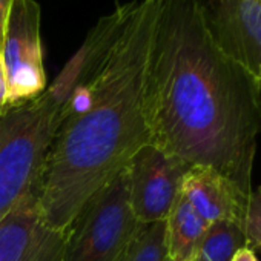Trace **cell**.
I'll list each match as a JSON object with an SVG mask.
<instances>
[{"instance_id":"52a82bcc","label":"cell","mask_w":261,"mask_h":261,"mask_svg":"<svg viewBox=\"0 0 261 261\" xmlns=\"http://www.w3.org/2000/svg\"><path fill=\"white\" fill-rule=\"evenodd\" d=\"M220 48L261 85V0H200Z\"/></svg>"},{"instance_id":"e0dca14e","label":"cell","mask_w":261,"mask_h":261,"mask_svg":"<svg viewBox=\"0 0 261 261\" xmlns=\"http://www.w3.org/2000/svg\"><path fill=\"white\" fill-rule=\"evenodd\" d=\"M11 0H0V39H2V30H4V22H5V16L8 11Z\"/></svg>"},{"instance_id":"ba28073f","label":"cell","mask_w":261,"mask_h":261,"mask_svg":"<svg viewBox=\"0 0 261 261\" xmlns=\"http://www.w3.org/2000/svg\"><path fill=\"white\" fill-rule=\"evenodd\" d=\"M181 194L206 223L229 221L244 227L250 195L217 169L191 166L183 177Z\"/></svg>"},{"instance_id":"30bf717a","label":"cell","mask_w":261,"mask_h":261,"mask_svg":"<svg viewBox=\"0 0 261 261\" xmlns=\"http://www.w3.org/2000/svg\"><path fill=\"white\" fill-rule=\"evenodd\" d=\"M207 226L209 223L195 212L180 191L166 218V244L169 258L172 261H191Z\"/></svg>"},{"instance_id":"4fadbf2b","label":"cell","mask_w":261,"mask_h":261,"mask_svg":"<svg viewBox=\"0 0 261 261\" xmlns=\"http://www.w3.org/2000/svg\"><path fill=\"white\" fill-rule=\"evenodd\" d=\"M66 230H57L40 221L27 261H63Z\"/></svg>"},{"instance_id":"8992f818","label":"cell","mask_w":261,"mask_h":261,"mask_svg":"<svg viewBox=\"0 0 261 261\" xmlns=\"http://www.w3.org/2000/svg\"><path fill=\"white\" fill-rule=\"evenodd\" d=\"M189 168L188 163L165 154L151 143L129 160L124 166L129 204L140 224L168 218Z\"/></svg>"},{"instance_id":"6da1fadb","label":"cell","mask_w":261,"mask_h":261,"mask_svg":"<svg viewBox=\"0 0 261 261\" xmlns=\"http://www.w3.org/2000/svg\"><path fill=\"white\" fill-rule=\"evenodd\" d=\"M162 0H130L97 20L53 82L59 126L37 186L46 226L66 230L145 145L146 68Z\"/></svg>"},{"instance_id":"5bb4252c","label":"cell","mask_w":261,"mask_h":261,"mask_svg":"<svg viewBox=\"0 0 261 261\" xmlns=\"http://www.w3.org/2000/svg\"><path fill=\"white\" fill-rule=\"evenodd\" d=\"M243 230L247 240V247L252 250H261V186L250 194Z\"/></svg>"},{"instance_id":"7a4b0ae2","label":"cell","mask_w":261,"mask_h":261,"mask_svg":"<svg viewBox=\"0 0 261 261\" xmlns=\"http://www.w3.org/2000/svg\"><path fill=\"white\" fill-rule=\"evenodd\" d=\"M149 143L252 194L261 85L212 37L200 0H162L146 68Z\"/></svg>"},{"instance_id":"3957f363","label":"cell","mask_w":261,"mask_h":261,"mask_svg":"<svg viewBox=\"0 0 261 261\" xmlns=\"http://www.w3.org/2000/svg\"><path fill=\"white\" fill-rule=\"evenodd\" d=\"M62 100L53 88L0 112V221L37 186L59 126Z\"/></svg>"},{"instance_id":"9c48e42d","label":"cell","mask_w":261,"mask_h":261,"mask_svg":"<svg viewBox=\"0 0 261 261\" xmlns=\"http://www.w3.org/2000/svg\"><path fill=\"white\" fill-rule=\"evenodd\" d=\"M42 221L37 192L0 221V261H27Z\"/></svg>"},{"instance_id":"277c9868","label":"cell","mask_w":261,"mask_h":261,"mask_svg":"<svg viewBox=\"0 0 261 261\" xmlns=\"http://www.w3.org/2000/svg\"><path fill=\"white\" fill-rule=\"evenodd\" d=\"M139 227L123 169L85 203L68 226L63 261H120Z\"/></svg>"},{"instance_id":"8fae6325","label":"cell","mask_w":261,"mask_h":261,"mask_svg":"<svg viewBox=\"0 0 261 261\" xmlns=\"http://www.w3.org/2000/svg\"><path fill=\"white\" fill-rule=\"evenodd\" d=\"M243 247H247V240L240 226L229 221L211 223L191 261H232Z\"/></svg>"},{"instance_id":"9a60e30c","label":"cell","mask_w":261,"mask_h":261,"mask_svg":"<svg viewBox=\"0 0 261 261\" xmlns=\"http://www.w3.org/2000/svg\"><path fill=\"white\" fill-rule=\"evenodd\" d=\"M10 108V89H8V79L5 72V66L0 57V112H4Z\"/></svg>"},{"instance_id":"2e32d148","label":"cell","mask_w":261,"mask_h":261,"mask_svg":"<svg viewBox=\"0 0 261 261\" xmlns=\"http://www.w3.org/2000/svg\"><path fill=\"white\" fill-rule=\"evenodd\" d=\"M232 261H256V256H255V252L249 247H243L240 249L235 256L232 258Z\"/></svg>"},{"instance_id":"7c38bea8","label":"cell","mask_w":261,"mask_h":261,"mask_svg":"<svg viewBox=\"0 0 261 261\" xmlns=\"http://www.w3.org/2000/svg\"><path fill=\"white\" fill-rule=\"evenodd\" d=\"M120 261H172L166 244V220L140 224Z\"/></svg>"},{"instance_id":"5b68a950","label":"cell","mask_w":261,"mask_h":261,"mask_svg":"<svg viewBox=\"0 0 261 261\" xmlns=\"http://www.w3.org/2000/svg\"><path fill=\"white\" fill-rule=\"evenodd\" d=\"M10 106L33 100L46 89L40 37V5L36 0H11L0 39Z\"/></svg>"}]
</instances>
